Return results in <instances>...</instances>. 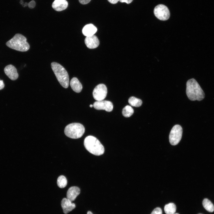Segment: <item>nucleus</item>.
Returning <instances> with one entry per match:
<instances>
[{
	"instance_id": "obj_30",
	"label": "nucleus",
	"mask_w": 214,
	"mask_h": 214,
	"mask_svg": "<svg viewBox=\"0 0 214 214\" xmlns=\"http://www.w3.org/2000/svg\"><path fill=\"white\" fill-rule=\"evenodd\" d=\"M178 214V213H174V214Z\"/></svg>"
},
{
	"instance_id": "obj_16",
	"label": "nucleus",
	"mask_w": 214,
	"mask_h": 214,
	"mask_svg": "<svg viewBox=\"0 0 214 214\" xmlns=\"http://www.w3.org/2000/svg\"><path fill=\"white\" fill-rule=\"evenodd\" d=\"M70 84L72 89L76 92H80L82 89L81 84L76 77L72 78L70 81Z\"/></svg>"
},
{
	"instance_id": "obj_26",
	"label": "nucleus",
	"mask_w": 214,
	"mask_h": 214,
	"mask_svg": "<svg viewBox=\"0 0 214 214\" xmlns=\"http://www.w3.org/2000/svg\"><path fill=\"white\" fill-rule=\"evenodd\" d=\"M4 86V84L2 80L0 79V90L3 89Z\"/></svg>"
},
{
	"instance_id": "obj_18",
	"label": "nucleus",
	"mask_w": 214,
	"mask_h": 214,
	"mask_svg": "<svg viewBox=\"0 0 214 214\" xmlns=\"http://www.w3.org/2000/svg\"><path fill=\"white\" fill-rule=\"evenodd\" d=\"M204 208L208 211L213 212L214 211V206L212 202L208 199L205 198L202 202Z\"/></svg>"
},
{
	"instance_id": "obj_23",
	"label": "nucleus",
	"mask_w": 214,
	"mask_h": 214,
	"mask_svg": "<svg viewBox=\"0 0 214 214\" xmlns=\"http://www.w3.org/2000/svg\"><path fill=\"white\" fill-rule=\"evenodd\" d=\"M35 2L34 0L30 1L28 4L29 7L31 9L34 8L35 7Z\"/></svg>"
},
{
	"instance_id": "obj_19",
	"label": "nucleus",
	"mask_w": 214,
	"mask_h": 214,
	"mask_svg": "<svg viewBox=\"0 0 214 214\" xmlns=\"http://www.w3.org/2000/svg\"><path fill=\"white\" fill-rule=\"evenodd\" d=\"M128 102L131 106L136 107L140 106L142 103L141 99L133 96L129 98Z\"/></svg>"
},
{
	"instance_id": "obj_24",
	"label": "nucleus",
	"mask_w": 214,
	"mask_h": 214,
	"mask_svg": "<svg viewBox=\"0 0 214 214\" xmlns=\"http://www.w3.org/2000/svg\"><path fill=\"white\" fill-rule=\"evenodd\" d=\"M79 2L83 4H85L88 3L91 0H78Z\"/></svg>"
},
{
	"instance_id": "obj_14",
	"label": "nucleus",
	"mask_w": 214,
	"mask_h": 214,
	"mask_svg": "<svg viewBox=\"0 0 214 214\" xmlns=\"http://www.w3.org/2000/svg\"><path fill=\"white\" fill-rule=\"evenodd\" d=\"M68 5V2L66 0H55L52 6L55 10L60 11L67 8Z\"/></svg>"
},
{
	"instance_id": "obj_3",
	"label": "nucleus",
	"mask_w": 214,
	"mask_h": 214,
	"mask_svg": "<svg viewBox=\"0 0 214 214\" xmlns=\"http://www.w3.org/2000/svg\"><path fill=\"white\" fill-rule=\"evenodd\" d=\"M26 40V38L24 36L17 34L6 43V45L10 48L18 51H26L30 48Z\"/></svg>"
},
{
	"instance_id": "obj_11",
	"label": "nucleus",
	"mask_w": 214,
	"mask_h": 214,
	"mask_svg": "<svg viewBox=\"0 0 214 214\" xmlns=\"http://www.w3.org/2000/svg\"><path fill=\"white\" fill-rule=\"evenodd\" d=\"M84 41L86 46L90 49L95 48L97 47L99 44V41L98 38L94 35L86 37Z\"/></svg>"
},
{
	"instance_id": "obj_25",
	"label": "nucleus",
	"mask_w": 214,
	"mask_h": 214,
	"mask_svg": "<svg viewBox=\"0 0 214 214\" xmlns=\"http://www.w3.org/2000/svg\"><path fill=\"white\" fill-rule=\"evenodd\" d=\"M133 0H119V1L121 2H125L127 4L131 3Z\"/></svg>"
},
{
	"instance_id": "obj_21",
	"label": "nucleus",
	"mask_w": 214,
	"mask_h": 214,
	"mask_svg": "<svg viewBox=\"0 0 214 214\" xmlns=\"http://www.w3.org/2000/svg\"><path fill=\"white\" fill-rule=\"evenodd\" d=\"M57 184L59 187L63 188L65 187L67 184V181L66 177L63 175H61L57 180Z\"/></svg>"
},
{
	"instance_id": "obj_6",
	"label": "nucleus",
	"mask_w": 214,
	"mask_h": 214,
	"mask_svg": "<svg viewBox=\"0 0 214 214\" xmlns=\"http://www.w3.org/2000/svg\"><path fill=\"white\" fill-rule=\"evenodd\" d=\"M182 129L179 125H176L172 128L169 135V141L172 145L177 144L180 141L182 135Z\"/></svg>"
},
{
	"instance_id": "obj_28",
	"label": "nucleus",
	"mask_w": 214,
	"mask_h": 214,
	"mask_svg": "<svg viewBox=\"0 0 214 214\" xmlns=\"http://www.w3.org/2000/svg\"><path fill=\"white\" fill-rule=\"evenodd\" d=\"M87 214H93L91 211H88L87 213Z\"/></svg>"
},
{
	"instance_id": "obj_13",
	"label": "nucleus",
	"mask_w": 214,
	"mask_h": 214,
	"mask_svg": "<svg viewBox=\"0 0 214 214\" xmlns=\"http://www.w3.org/2000/svg\"><path fill=\"white\" fill-rule=\"evenodd\" d=\"M80 193V189L76 186H72L68 190L67 193V198L71 201H74Z\"/></svg>"
},
{
	"instance_id": "obj_29",
	"label": "nucleus",
	"mask_w": 214,
	"mask_h": 214,
	"mask_svg": "<svg viewBox=\"0 0 214 214\" xmlns=\"http://www.w3.org/2000/svg\"><path fill=\"white\" fill-rule=\"evenodd\" d=\"M89 106H90V107H92L93 106V105H92V104H90V105H89Z\"/></svg>"
},
{
	"instance_id": "obj_5",
	"label": "nucleus",
	"mask_w": 214,
	"mask_h": 214,
	"mask_svg": "<svg viewBox=\"0 0 214 214\" xmlns=\"http://www.w3.org/2000/svg\"><path fill=\"white\" fill-rule=\"evenodd\" d=\"M85 130V128L82 125L78 123H73L66 126L64 133L66 136L68 137L77 139L83 135Z\"/></svg>"
},
{
	"instance_id": "obj_17",
	"label": "nucleus",
	"mask_w": 214,
	"mask_h": 214,
	"mask_svg": "<svg viewBox=\"0 0 214 214\" xmlns=\"http://www.w3.org/2000/svg\"><path fill=\"white\" fill-rule=\"evenodd\" d=\"M164 210L166 214H173L176 211V207L174 203H170L165 206Z\"/></svg>"
},
{
	"instance_id": "obj_20",
	"label": "nucleus",
	"mask_w": 214,
	"mask_h": 214,
	"mask_svg": "<svg viewBox=\"0 0 214 214\" xmlns=\"http://www.w3.org/2000/svg\"><path fill=\"white\" fill-rule=\"evenodd\" d=\"M134 110L130 106L127 105L122 109V113L123 115L126 117H129L133 113Z\"/></svg>"
},
{
	"instance_id": "obj_2",
	"label": "nucleus",
	"mask_w": 214,
	"mask_h": 214,
	"mask_svg": "<svg viewBox=\"0 0 214 214\" xmlns=\"http://www.w3.org/2000/svg\"><path fill=\"white\" fill-rule=\"evenodd\" d=\"M85 148L91 153L99 156L104 152V148L99 140L96 137L89 136L85 138L84 141Z\"/></svg>"
},
{
	"instance_id": "obj_1",
	"label": "nucleus",
	"mask_w": 214,
	"mask_h": 214,
	"mask_svg": "<svg viewBox=\"0 0 214 214\" xmlns=\"http://www.w3.org/2000/svg\"><path fill=\"white\" fill-rule=\"evenodd\" d=\"M186 85V94L190 100L200 101L204 99L205 97L204 92L194 78L188 80Z\"/></svg>"
},
{
	"instance_id": "obj_10",
	"label": "nucleus",
	"mask_w": 214,
	"mask_h": 214,
	"mask_svg": "<svg viewBox=\"0 0 214 214\" xmlns=\"http://www.w3.org/2000/svg\"><path fill=\"white\" fill-rule=\"evenodd\" d=\"M4 72L6 75L12 80H15L18 77L17 70L12 65L10 64L6 66L4 68Z\"/></svg>"
},
{
	"instance_id": "obj_27",
	"label": "nucleus",
	"mask_w": 214,
	"mask_h": 214,
	"mask_svg": "<svg viewBox=\"0 0 214 214\" xmlns=\"http://www.w3.org/2000/svg\"><path fill=\"white\" fill-rule=\"evenodd\" d=\"M112 4H115L118 2L119 0H108Z\"/></svg>"
},
{
	"instance_id": "obj_15",
	"label": "nucleus",
	"mask_w": 214,
	"mask_h": 214,
	"mask_svg": "<svg viewBox=\"0 0 214 214\" xmlns=\"http://www.w3.org/2000/svg\"><path fill=\"white\" fill-rule=\"evenodd\" d=\"M97 31V28L91 23L85 25L82 29V32L84 36L87 37L94 35Z\"/></svg>"
},
{
	"instance_id": "obj_9",
	"label": "nucleus",
	"mask_w": 214,
	"mask_h": 214,
	"mask_svg": "<svg viewBox=\"0 0 214 214\" xmlns=\"http://www.w3.org/2000/svg\"><path fill=\"white\" fill-rule=\"evenodd\" d=\"M93 106L97 110H103L108 112L111 111L113 107L112 103L107 100L97 101L94 102Z\"/></svg>"
},
{
	"instance_id": "obj_31",
	"label": "nucleus",
	"mask_w": 214,
	"mask_h": 214,
	"mask_svg": "<svg viewBox=\"0 0 214 214\" xmlns=\"http://www.w3.org/2000/svg\"><path fill=\"white\" fill-rule=\"evenodd\" d=\"M201 214V213H200V214Z\"/></svg>"
},
{
	"instance_id": "obj_22",
	"label": "nucleus",
	"mask_w": 214,
	"mask_h": 214,
	"mask_svg": "<svg viewBox=\"0 0 214 214\" xmlns=\"http://www.w3.org/2000/svg\"><path fill=\"white\" fill-rule=\"evenodd\" d=\"M151 214H162V210L160 207H156L154 209Z\"/></svg>"
},
{
	"instance_id": "obj_8",
	"label": "nucleus",
	"mask_w": 214,
	"mask_h": 214,
	"mask_svg": "<svg viewBox=\"0 0 214 214\" xmlns=\"http://www.w3.org/2000/svg\"><path fill=\"white\" fill-rule=\"evenodd\" d=\"M107 93V88L103 84H100L94 89L92 94L93 97L97 101L102 100L106 97Z\"/></svg>"
},
{
	"instance_id": "obj_4",
	"label": "nucleus",
	"mask_w": 214,
	"mask_h": 214,
	"mask_svg": "<svg viewBox=\"0 0 214 214\" xmlns=\"http://www.w3.org/2000/svg\"><path fill=\"white\" fill-rule=\"evenodd\" d=\"M51 66L60 84L64 88H67L69 85V77L65 69L60 64L56 62H52Z\"/></svg>"
},
{
	"instance_id": "obj_7",
	"label": "nucleus",
	"mask_w": 214,
	"mask_h": 214,
	"mask_svg": "<svg viewBox=\"0 0 214 214\" xmlns=\"http://www.w3.org/2000/svg\"><path fill=\"white\" fill-rule=\"evenodd\" d=\"M154 13L156 18L162 21L167 20L170 16V13L168 8L162 4L156 6L154 9Z\"/></svg>"
},
{
	"instance_id": "obj_12",
	"label": "nucleus",
	"mask_w": 214,
	"mask_h": 214,
	"mask_svg": "<svg viewBox=\"0 0 214 214\" xmlns=\"http://www.w3.org/2000/svg\"><path fill=\"white\" fill-rule=\"evenodd\" d=\"M62 207L63 213L66 214L75 207V204L67 198H64L61 202Z\"/></svg>"
}]
</instances>
